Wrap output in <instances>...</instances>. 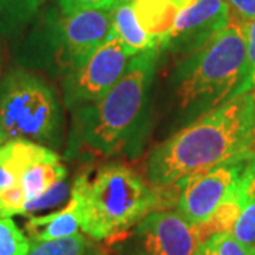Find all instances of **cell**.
<instances>
[{"instance_id": "cell-1", "label": "cell", "mask_w": 255, "mask_h": 255, "mask_svg": "<svg viewBox=\"0 0 255 255\" xmlns=\"http://www.w3.org/2000/svg\"><path fill=\"white\" fill-rule=\"evenodd\" d=\"M254 147L255 95L250 91L193 119L155 146L146 159V180L155 189H170Z\"/></svg>"}, {"instance_id": "cell-2", "label": "cell", "mask_w": 255, "mask_h": 255, "mask_svg": "<svg viewBox=\"0 0 255 255\" xmlns=\"http://www.w3.org/2000/svg\"><path fill=\"white\" fill-rule=\"evenodd\" d=\"M174 78L179 107L191 119L251 91L254 71L243 20L231 16L227 27L179 64Z\"/></svg>"}, {"instance_id": "cell-3", "label": "cell", "mask_w": 255, "mask_h": 255, "mask_svg": "<svg viewBox=\"0 0 255 255\" xmlns=\"http://www.w3.org/2000/svg\"><path fill=\"white\" fill-rule=\"evenodd\" d=\"M159 51L136 54L100 101L75 108L70 153L111 156L124 149L145 115Z\"/></svg>"}, {"instance_id": "cell-4", "label": "cell", "mask_w": 255, "mask_h": 255, "mask_svg": "<svg viewBox=\"0 0 255 255\" xmlns=\"http://www.w3.org/2000/svg\"><path fill=\"white\" fill-rule=\"evenodd\" d=\"M71 196L80 203L82 231L94 240L127 233L160 206L159 191L127 164L108 163L90 177H75Z\"/></svg>"}, {"instance_id": "cell-5", "label": "cell", "mask_w": 255, "mask_h": 255, "mask_svg": "<svg viewBox=\"0 0 255 255\" xmlns=\"http://www.w3.org/2000/svg\"><path fill=\"white\" fill-rule=\"evenodd\" d=\"M61 108L41 77L14 68L0 80V139L53 147L60 143Z\"/></svg>"}, {"instance_id": "cell-6", "label": "cell", "mask_w": 255, "mask_h": 255, "mask_svg": "<svg viewBox=\"0 0 255 255\" xmlns=\"http://www.w3.org/2000/svg\"><path fill=\"white\" fill-rule=\"evenodd\" d=\"M112 6L47 18L46 40L68 73L85 63L112 34Z\"/></svg>"}, {"instance_id": "cell-7", "label": "cell", "mask_w": 255, "mask_h": 255, "mask_svg": "<svg viewBox=\"0 0 255 255\" xmlns=\"http://www.w3.org/2000/svg\"><path fill=\"white\" fill-rule=\"evenodd\" d=\"M132 54L118 37L111 34L92 55L64 80V102L75 110L100 101L124 75Z\"/></svg>"}, {"instance_id": "cell-8", "label": "cell", "mask_w": 255, "mask_h": 255, "mask_svg": "<svg viewBox=\"0 0 255 255\" xmlns=\"http://www.w3.org/2000/svg\"><path fill=\"white\" fill-rule=\"evenodd\" d=\"M253 150L219 164L183 183L177 210L194 226L209 223L244 172Z\"/></svg>"}, {"instance_id": "cell-9", "label": "cell", "mask_w": 255, "mask_h": 255, "mask_svg": "<svg viewBox=\"0 0 255 255\" xmlns=\"http://www.w3.org/2000/svg\"><path fill=\"white\" fill-rule=\"evenodd\" d=\"M201 244L197 226L179 211H150L137 223L133 255H193Z\"/></svg>"}, {"instance_id": "cell-10", "label": "cell", "mask_w": 255, "mask_h": 255, "mask_svg": "<svg viewBox=\"0 0 255 255\" xmlns=\"http://www.w3.org/2000/svg\"><path fill=\"white\" fill-rule=\"evenodd\" d=\"M231 16L227 0H193L179 11L162 48L187 57L227 27Z\"/></svg>"}, {"instance_id": "cell-11", "label": "cell", "mask_w": 255, "mask_h": 255, "mask_svg": "<svg viewBox=\"0 0 255 255\" xmlns=\"http://www.w3.org/2000/svg\"><path fill=\"white\" fill-rule=\"evenodd\" d=\"M41 160H60L53 149L26 140H13L0 146V193L20 182L30 164Z\"/></svg>"}, {"instance_id": "cell-12", "label": "cell", "mask_w": 255, "mask_h": 255, "mask_svg": "<svg viewBox=\"0 0 255 255\" xmlns=\"http://www.w3.org/2000/svg\"><path fill=\"white\" fill-rule=\"evenodd\" d=\"M112 31L133 55L159 51L160 46L146 33L137 20L133 0H115L112 4Z\"/></svg>"}, {"instance_id": "cell-13", "label": "cell", "mask_w": 255, "mask_h": 255, "mask_svg": "<svg viewBox=\"0 0 255 255\" xmlns=\"http://www.w3.org/2000/svg\"><path fill=\"white\" fill-rule=\"evenodd\" d=\"M193 0H133L137 20L149 36L159 43L160 50L164 38L173 27L179 11Z\"/></svg>"}, {"instance_id": "cell-14", "label": "cell", "mask_w": 255, "mask_h": 255, "mask_svg": "<svg viewBox=\"0 0 255 255\" xmlns=\"http://www.w3.org/2000/svg\"><path fill=\"white\" fill-rule=\"evenodd\" d=\"M78 228H81V209L73 196L63 210L33 217L26 223V231L31 241H51L75 236L78 234Z\"/></svg>"}, {"instance_id": "cell-15", "label": "cell", "mask_w": 255, "mask_h": 255, "mask_svg": "<svg viewBox=\"0 0 255 255\" xmlns=\"http://www.w3.org/2000/svg\"><path fill=\"white\" fill-rule=\"evenodd\" d=\"M67 169L60 160H41L30 164L20 177L26 199L31 200L48 190L55 183L65 180Z\"/></svg>"}, {"instance_id": "cell-16", "label": "cell", "mask_w": 255, "mask_h": 255, "mask_svg": "<svg viewBox=\"0 0 255 255\" xmlns=\"http://www.w3.org/2000/svg\"><path fill=\"white\" fill-rule=\"evenodd\" d=\"M43 0H0V36H16L36 17Z\"/></svg>"}, {"instance_id": "cell-17", "label": "cell", "mask_w": 255, "mask_h": 255, "mask_svg": "<svg viewBox=\"0 0 255 255\" xmlns=\"http://www.w3.org/2000/svg\"><path fill=\"white\" fill-rule=\"evenodd\" d=\"M231 234L247 246L255 247V172H247V200Z\"/></svg>"}, {"instance_id": "cell-18", "label": "cell", "mask_w": 255, "mask_h": 255, "mask_svg": "<svg viewBox=\"0 0 255 255\" xmlns=\"http://www.w3.org/2000/svg\"><path fill=\"white\" fill-rule=\"evenodd\" d=\"M30 243L27 255H88V243L81 234L51 241Z\"/></svg>"}, {"instance_id": "cell-19", "label": "cell", "mask_w": 255, "mask_h": 255, "mask_svg": "<svg viewBox=\"0 0 255 255\" xmlns=\"http://www.w3.org/2000/svg\"><path fill=\"white\" fill-rule=\"evenodd\" d=\"M30 244L11 217H0V255H27Z\"/></svg>"}, {"instance_id": "cell-20", "label": "cell", "mask_w": 255, "mask_h": 255, "mask_svg": "<svg viewBox=\"0 0 255 255\" xmlns=\"http://www.w3.org/2000/svg\"><path fill=\"white\" fill-rule=\"evenodd\" d=\"M203 255H255V247L238 241L231 233L214 234L201 244Z\"/></svg>"}, {"instance_id": "cell-21", "label": "cell", "mask_w": 255, "mask_h": 255, "mask_svg": "<svg viewBox=\"0 0 255 255\" xmlns=\"http://www.w3.org/2000/svg\"><path fill=\"white\" fill-rule=\"evenodd\" d=\"M70 191V186L65 183V180L55 183L54 186H51L48 190L41 193L40 196H37L31 200L26 201L23 214H30V213H37L41 210H48L58 207L60 204H63Z\"/></svg>"}, {"instance_id": "cell-22", "label": "cell", "mask_w": 255, "mask_h": 255, "mask_svg": "<svg viewBox=\"0 0 255 255\" xmlns=\"http://www.w3.org/2000/svg\"><path fill=\"white\" fill-rule=\"evenodd\" d=\"M26 194L20 182L7 187L0 193V217H11L16 214H23L26 204Z\"/></svg>"}, {"instance_id": "cell-23", "label": "cell", "mask_w": 255, "mask_h": 255, "mask_svg": "<svg viewBox=\"0 0 255 255\" xmlns=\"http://www.w3.org/2000/svg\"><path fill=\"white\" fill-rule=\"evenodd\" d=\"M115 0H58L61 14H73L77 11L111 7Z\"/></svg>"}, {"instance_id": "cell-24", "label": "cell", "mask_w": 255, "mask_h": 255, "mask_svg": "<svg viewBox=\"0 0 255 255\" xmlns=\"http://www.w3.org/2000/svg\"><path fill=\"white\" fill-rule=\"evenodd\" d=\"M243 24H244V33H246L247 57H248V61L254 71L255 80V18L247 20V21L243 20Z\"/></svg>"}, {"instance_id": "cell-25", "label": "cell", "mask_w": 255, "mask_h": 255, "mask_svg": "<svg viewBox=\"0 0 255 255\" xmlns=\"http://www.w3.org/2000/svg\"><path fill=\"white\" fill-rule=\"evenodd\" d=\"M230 7H233L241 20L255 18V0H227Z\"/></svg>"}, {"instance_id": "cell-26", "label": "cell", "mask_w": 255, "mask_h": 255, "mask_svg": "<svg viewBox=\"0 0 255 255\" xmlns=\"http://www.w3.org/2000/svg\"><path fill=\"white\" fill-rule=\"evenodd\" d=\"M251 162H253V167H254L255 170V150L253 152V156H251Z\"/></svg>"}, {"instance_id": "cell-27", "label": "cell", "mask_w": 255, "mask_h": 255, "mask_svg": "<svg viewBox=\"0 0 255 255\" xmlns=\"http://www.w3.org/2000/svg\"><path fill=\"white\" fill-rule=\"evenodd\" d=\"M193 255H203V251H201V246L199 247V250H197V251H196V253H194Z\"/></svg>"}, {"instance_id": "cell-28", "label": "cell", "mask_w": 255, "mask_h": 255, "mask_svg": "<svg viewBox=\"0 0 255 255\" xmlns=\"http://www.w3.org/2000/svg\"><path fill=\"white\" fill-rule=\"evenodd\" d=\"M0 71H1V48H0Z\"/></svg>"}, {"instance_id": "cell-29", "label": "cell", "mask_w": 255, "mask_h": 255, "mask_svg": "<svg viewBox=\"0 0 255 255\" xmlns=\"http://www.w3.org/2000/svg\"><path fill=\"white\" fill-rule=\"evenodd\" d=\"M3 145V142H1V139H0V146Z\"/></svg>"}, {"instance_id": "cell-30", "label": "cell", "mask_w": 255, "mask_h": 255, "mask_svg": "<svg viewBox=\"0 0 255 255\" xmlns=\"http://www.w3.org/2000/svg\"><path fill=\"white\" fill-rule=\"evenodd\" d=\"M100 255H107V254H100Z\"/></svg>"}]
</instances>
